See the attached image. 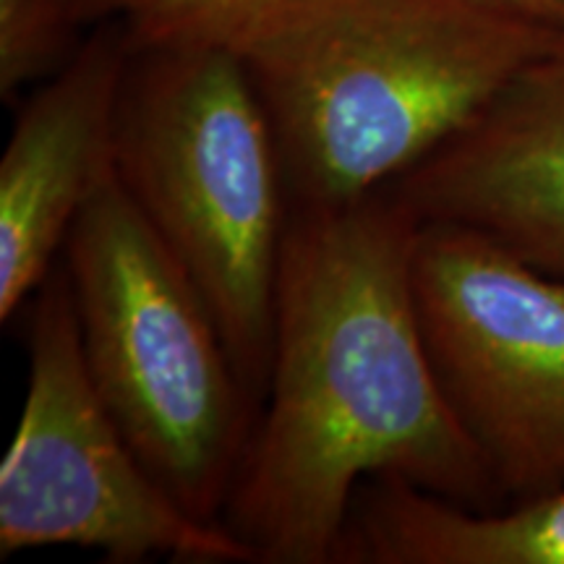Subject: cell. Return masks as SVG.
I'll return each mask as SVG.
<instances>
[{
	"label": "cell",
	"instance_id": "obj_8",
	"mask_svg": "<svg viewBox=\"0 0 564 564\" xmlns=\"http://www.w3.org/2000/svg\"><path fill=\"white\" fill-rule=\"evenodd\" d=\"M129 58L123 19L105 21L17 112L0 160L3 324L51 278L74 223L116 175V121Z\"/></svg>",
	"mask_w": 564,
	"mask_h": 564
},
{
	"label": "cell",
	"instance_id": "obj_4",
	"mask_svg": "<svg viewBox=\"0 0 564 564\" xmlns=\"http://www.w3.org/2000/svg\"><path fill=\"white\" fill-rule=\"evenodd\" d=\"M84 364L126 440L204 523H220L259 408L215 314L118 175L63 246Z\"/></svg>",
	"mask_w": 564,
	"mask_h": 564
},
{
	"label": "cell",
	"instance_id": "obj_7",
	"mask_svg": "<svg viewBox=\"0 0 564 564\" xmlns=\"http://www.w3.org/2000/svg\"><path fill=\"white\" fill-rule=\"evenodd\" d=\"M390 188L421 223L484 232L564 282V26Z\"/></svg>",
	"mask_w": 564,
	"mask_h": 564
},
{
	"label": "cell",
	"instance_id": "obj_2",
	"mask_svg": "<svg viewBox=\"0 0 564 564\" xmlns=\"http://www.w3.org/2000/svg\"><path fill=\"white\" fill-rule=\"evenodd\" d=\"M560 26L497 0H259L225 42L270 118L291 209L403 178Z\"/></svg>",
	"mask_w": 564,
	"mask_h": 564
},
{
	"label": "cell",
	"instance_id": "obj_12",
	"mask_svg": "<svg viewBox=\"0 0 564 564\" xmlns=\"http://www.w3.org/2000/svg\"><path fill=\"white\" fill-rule=\"evenodd\" d=\"M139 0H74V9L84 24H105L112 19H126Z\"/></svg>",
	"mask_w": 564,
	"mask_h": 564
},
{
	"label": "cell",
	"instance_id": "obj_9",
	"mask_svg": "<svg viewBox=\"0 0 564 564\" xmlns=\"http://www.w3.org/2000/svg\"><path fill=\"white\" fill-rule=\"evenodd\" d=\"M337 564H564V486L470 510L400 476L352 499Z\"/></svg>",
	"mask_w": 564,
	"mask_h": 564
},
{
	"label": "cell",
	"instance_id": "obj_11",
	"mask_svg": "<svg viewBox=\"0 0 564 564\" xmlns=\"http://www.w3.org/2000/svg\"><path fill=\"white\" fill-rule=\"evenodd\" d=\"M259 0H139L123 24L131 47L225 42Z\"/></svg>",
	"mask_w": 564,
	"mask_h": 564
},
{
	"label": "cell",
	"instance_id": "obj_13",
	"mask_svg": "<svg viewBox=\"0 0 564 564\" xmlns=\"http://www.w3.org/2000/svg\"><path fill=\"white\" fill-rule=\"evenodd\" d=\"M531 17L546 21V24L564 26V0H497Z\"/></svg>",
	"mask_w": 564,
	"mask_h": 564
},
{
	"label": "cell",
	"instance_id": "obj_6",
	"mask_svg": "<svg viewBox=\"0 0 564 564\" xmlns=\"http://www.w3.org/2000/svg\"><path fill=\"white\" fill-rule=\"evenodd\" d=\"M411 291L436 384L507 502L564 486V282L484 232L421 223Z\"/></svg>",
	"mask_w": 564,
	"mask_h": 564
},
{
	"label": "cell",
	"instance_id": "obj_5",
	"mask_svg": "<svg viewBox=\"0 0 564 564\" xmlns=\"http://www.w3.org/2000/svg\"><path fill=\"white\" fill-rule=\"evenodd\" d=\"M26 306L30 379L0 463V554L76 546L116 564L253 562L228 528L194 518L126 440L84 364L63 262Z\"/></svg>",
	"mask_w": 564,
	"mask_h": 564
},
{
	"label": "cell",
	"instance_id": "obj_1",
	"mask_svg": "<svg viewBox=\"0 0 564 564\" xmlns=\"http://www.w3.org/2000/svg\"><path fill=\"white\" fill-rule=\"evenodd\" d=\"M415 228L390 186L291 209L270 379L223 512L257 564H337L352 499L379 476L470 510L507 505L423 348Z\"/></svg>",
	"mask_w": 564,
	"mask_h": 564
},
{
	"label": "cell",
	"instance_id": "obj_3",
	"mask_svg": "<svg viewBox=\"0 0 564 564\" xmlns=\"http://www.w3.org/2000/svg\"><path fill=\"white\" fill-rule=\"evenodd\" d=\"M116 175L207 299L259 408L291 199L270 118L228 45L131 47Z\"/></svg>",
	"mask_w": 564,
	"mask_h": 564
},
{
	"label": "cell",
	"instance_id": "obj_10",
	"mask_svg": "<svg viewBox=\"0 0 564 564\" xmlns=\"http://www.w3.org/2000/svg\"><path fill=\"white\" fill-rule=\"evenodd\" d=\"M82 24L74 0H0V97L11 102L58 74L79 51Z\"/></svg>",
	"mask_w": 564,
	"mask_h": 564
}]
</instances>
